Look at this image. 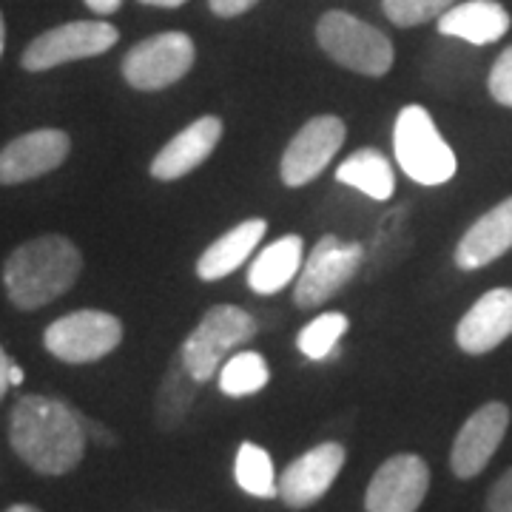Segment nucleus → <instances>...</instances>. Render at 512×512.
<instances>
[{
  "instance_id": "27",
  "label": "nucleus",
  "mask_w": 512,
  "mask_h": 512,
  "mask_svg": "<svg viewBox=\"0 0 512 512\" xmlns=\"http://www.w3.org/2000/svg\"><path fill=\"white\" fill-rule=\"evenodd\" d=\"M490 94L495 97V103L501 106H510L512 109V46L504 49L498 60L493 63V72H490Z\"/></svg>"
},
{
  "instance_id": "25",
  "label": "nucleus",
  "mask_w": 512,
  "mask_h": 512,
  "mask_svg": "<svg viewBox=\"0 0 512 512\" xmlns=\"http://www.w3.org/2000/svg\"><path fill=\"white\" fill-rule=\"evenodd\" d=\"M350 322L345 313H322V316H316L311 325H305V330L299 333V339H296V345L299 350L313 359V362H322V359H328L330 353L336 350V342L348 333Z\"/></svg>"
},
{
  "instance_id": "14",
  "label": "nucleus",
  "mask_w": 512,
  "mask_h": 512,
  "mask_svg": "<svg viewBox=\"0 0 512 512\" xmlns=\"http://www.w3.org/2000/svg\"><path fill=\"white\" fill-rule=\"evenodd\" d=\"M510 427V407L501 402H490L478 407L470 419L464 421V427L458 430L453 441V453H450V467L458 478H476L495 450L501 447V441L507 436Z\"/></svg>"
},
{
  "instance_id": "26",
  "label": "nucleus",
  "mask_w": 512,
  "mask_h": 512,
  "mask_svg": "<svg viewBox=\"0 0 512 512\" xmlns=\"http://www.w3.org/2000/svg\"><path fill=\"white\" fill-rule=\"evenodd\" d=\"M458 0H382L384 15L396 26H421L427 20H439Z\"/></svg>"
},
{
  "instance_id": "7",
  "label": "nucleus",
  "mask_w": 512,
  "mask_h": 512,
  "mask_svg": "<svg viewBox=\"0 0 512 512\" xmlns=\"http://www.w3.org/2000/svg\"><path fill=\"white\" fill-rule=\"evenodd\" d=\"M194 40L185 32H163L137 43L123 60V77L137 92H160L183 80L194 66Z\"/></svg>"
},
{
  "instance_id": "19",
  "label": "nucleus",
  "mask_w": 512,
  "mask_h": 512,
  "mask_svg": "<svg viewBox=\"0 0 512 512\" xmlns=\"http://www.w3.org/2000/svg\"><path fill=\"white\" fill-rule=\"evenodd\" d=\"M265 231H268L265 220H248L237 228H231L214 245L205 248V254L197 262V276L202 282H217V279L234 274L239 265L254 254L256 245L265 237Z\"/></svg>"
},
{
  "instance_id": "8",
  "label": "nucleus",
  "mask_w": 512,
  "mask_h": 512,
  "mask_svg": "<svg viewBox=\"0 0 512 512\" xmlns=\"http://www.w3.org/2000/svg\"><path fill=\"white\" fill-rule=\"evenodd\" d=\"M362 259H365V248L359 242H342L333 234L322 237L311 256H305V265L293 288V302L299 308H319L356 276Z\"/></svg>"
},
{
  "instance_id": "11",
  "label": "nucleus",
  "mask_w": 512,
  "mask_h": 512,
  "mask_svg": "<svg viewBox=\"0 0 512 512\" xmlns=\"http://www.w3.org/2000/svg\"><path fill=\"white\" fill-rule=\"evenodd\" d=\"M430 490V467L413 453L387 458L365 493L367 512H416Z\"/></svg>"
},
{
  "instance_id": "15",
  "label": "nucleus",
  "mask_w": 512,
  "mask_h": 512,
  "mask_svg": "<svg viewBox=\"0 0 512 512\" xmlns=\"http://www.w3.org/2000/svg\"><path fill=\"white\" fill-rule=\"evenodd\" d=\"M512 336V288L484 293L470 311L461 316L456 342L464 353H490Z\"/></svg>"
},
{
  "instance_id": "23",
  "label": "nucleus",
  "mask_w": 512,
  "mask_h": 512,
  "mask_svg": "<svg viewBox=\"0 0 512 512\" xmlns=\"http://www.w3.org/2000/svg\"><path fill=\"white\" fill-rule=\"evenodd\" d=\"M234 476H237L239 487L248 495H254V498H276L279 495V481L274 476V461L254 441H245L239 447Z\"/></svg>"
},
{
  "instance_id": "18",
  "label": "nucleus",
  "mask_w": 512,
  "mask_h": 512,
  "mask_svg": "<svg viewBox=\"0 0 512 512\" xmlns=\"http://www.w3.org/2000/svg\"><path fill=\"white\" fill-rule=\"evenodd\" d=\"M439 32L467 40L473 46H490L510 32V12L495 0L456 3L439 18Z\"/></svg>"
},
{
  "instance_id": "6",
  "label": "nucleus",
  "mask_w": 512,
  "mask_h": 512,
  "mask_svg": "<svg viewBox=\"0 0 512 512\" xmlns=\"http://www.w3.org/2000/svg\"><path fill=\"white\" fill-rule=\"evenodd\" d=\"M123 342V322L117 316L103 311H74L69 316L55 319L46 333L43 345L69 365H89Z\"/></svg>"
},
{
  "instance_id": "35",
  "label": "nucleus",
  "mask_w": 512,
  "mask_h": 512,
  "mask_svg": "<svg viewBox=\"0 0 512 512\" xmlns=\"http://www.w3.org/2000/svg\"><path fill=\"white\" fill-rule=\"evenodd\" d=\"M6 512H40L37 507H32V504H15V507H9Z\"/></svg>"
},
{
  "instance_id": "36",
  "label": "nucleus",
  "mask_w": 512,
  "mask_h": 512,
  "mask_svg": "<svg viewBox=\"0 0 512 512\" xmlns=\"http://www.w3.org/2000/svg\"><path fill=\"white\" fill-rule=\"evenodd\" d=\"M3 46H6V23H3V15H0V57H3Z\"/></svg>"
},
{
  "instance_id": "31",
  "label": "nucleus",
  "mask_w": 512,
  "mask_h": 512,
  "mask_svg": "<svg viewBox=\"0 0 512 512\" xmlns=\"http://www.w3.org/2000/svg\"><path fill=\"white\" fill-rule=\"evenodd\" d=\"M86 6L97 15H114L123 6V0H86Z\"/></svg>"
},
{
  "instance_id": "10",
  "label": "nucleus",
  "mask_w": 512,
  "mask_h": 512,
  "mask_svg": "<svg viewBox=\"0 0 512 512\" xmlns=\"http://www.w3.org/2000/svg\"><path fill=\"white\" fill-rule=\"evenodd\" d=\"M345 137L348 128L333 114L308 120L282 154V183L288 188L313 183L336 157V151L345 146Z\"/></svg>"
},
{
  "instance_id": "24",
  "label": "nucleus",
  "mask_w": 512,
  "mask_h": 512,
  "mask_svg": "<svg viewBox=\"0 0 512 512\" xmlns=\"http://www.w3.org/2000/svg\"><path fill=\"white\" fill-rule=\"evenodd\" d=\"M268 379H271L268 362L254 350H242L220 367V390L231 399L259 393L268 384Z\"/></svg>"
},
{
  "instance_id": "12",
  "label": "nucleus",
  "mask_w": 512,
  "mask_h": 512,
  "mask_svg": "<svg viewBox=\"0 0 512 512\" xmlns=\"http://www.w3.org/2000/svg\"><path fill=\"white\" fill-rule=\"evenodd\" d=\"M72 151V140L60 128H37L6 148H0V185H20L37 180L63 165Z\"/></svg>"
},
{
  "instance_id": "2",
  "label": "nucleus",
  "mask_w": 512,
  "mask_h": 512,
  "mask_svg": "<svg viewBox=\"0 0 512 512\" xmlns=\"http://www.w3.org/2000/svg\"><path fill=\"white\" fill-rule=\"evenodd\" d=\"M83 271V256L72 239L60 234L29 239L3 265V288L20 311H37L72 291Z\"/></svg>"
},
{
  "instance_id": "29",
  "label": "nucleus",
  "mask_w": 512,
  "mask_h": 512,
  "mask_svg": "<svg viewBox=\"0 0 512 512\" xmlns=\"http://www.w3.org/2000/svg\"><path fill=\"white\" fill-rule=\"evenodd\" d=\"M259 0H208L211 12L220 15V18H237L242 12L254 9Z\"/></svg>"
},
{
  "instance_id": "4",
  "label": "nucleus",
  "mask_w": 512,
  "mask_h": 512,
  "mask_svg": "<svg viewBox=\"0 0 512 512\" xmlns=\"http://www.w3.org/2000/svg\"><path fill=\"white\" fill-rule=\"evenodd\" d=\"M256 336V322L248 311L237 305H217L200 319L197 330L183 342L180 359L188 373L205 384L220 373L228 356Z\"/></svg>"
},
{
  "instance_id": "22",
  "label": "nucleus",
  "mask_w": 512,
  "mask_h": 512,
  "mask_svg": "<svg viewBox=\"0 0 512 512\" xmlns=\"http://www.w3.org/2000/svg\"><path fill=\"white\" fill-rule=\"evenodd\" d=\"M197 384L200 382L188 373L183 359L168 370V376L160 384V393H157V427L160 430H174L183 424L191 404L197 399Z\"/></svg>"
},
{
  "instance_id": "3",
  "label": "nucleus",
  "mask_w": 512,
  "mask_h": 512,
  "mask_svg": "<svg viewBox=\"0 0 512 512\" xmlns=\"http://www.w3.org/2000/svg\"><path fill=\"white\" fill-rule=\"evenodd\" d=\"M393 151L402 171L419 185H444L456 177V154L444 143L430 111L404 106L393 128Z\"/></svg>"
},
{
  "instance_id": "17",
  "label": "nucleus",
  "mask_w": 512,
  "mask_h": 512,
  "mask_svg": "<svg viewBox=\"0 0 512 512\" xmlns=\"http://www.w3.org/2000/svg\"><path fill=\"white\" fill-rule=\"evenodd\" d=\"M512 248V197L498 202L481 220L470 225L456 248V265L461 271H478L495 262Z\"/></svg>"
},
{
  "instance_id": "34",
  "label": "nucleus",
  "mask_w": 512,
  "mask_h": 512,
  "mask_svg": "<svg viewBox=\"0 0 512 512\" xmlns=\"http://www.w3.org/2000/svg\"><path fill=\"white\" fill-rule=\"evenodd\" d=\"M20 382H23V370L12 362V365H9V384H12V387H18Z\"/></svg>"
},
{
  "instance_id": "5",
  "label": "nucleus",
  "mask_w": 512,
  "mask_h": 512,
  "mask_svg": "<svg viewBox=\"0 0 512 512\" xmlns=\"http://www.w3.org/2000/svg\"><path fill=\"white\" fill-rule=\"evenodd\" d=\"M316 40L330 60L345 66L350 72L382 77L393 69V43L365 20L353 18L348 12L333 9L316 23Z\"/></svg>"
},
{
  "instance_id": "33",
  "label": "nucleus",
  "mask_w": 512,
  "mask_h": 512,
  "mask_svg": "<svg viewBox=\"0 0 512 512\" xmlns=\"http://www.w3.org/2000/svg\"><path fill=\"white\" fill-rule=\"evenodd\" d=\"M140 3H146V6H163V9H177V6H183L185 0H140Z\"/></svg>"
},
{
  "instance_id": "28",
  "label": "nucleus",
  "mask_w": 512,
  "mask_h": 512,
  "mask_svg": "<svg viewBox=\"0 0 512 512\" xmlns=\"http://www.w3.org/2000/svg\"><path fill=\"white\" fill-rule=\"evenodd\" d=\"M487 512H512V467L493 484L487 495Z\"/></svg>"
},
{
  "instance_id": "9",
  "label": "nucleus",
  "mask_w": 512,
  "mask_h": 512,
  "mask_svg": "<svg viewBox=\"0 0 512 512\" xmlns=\"http://www.w3.org/2000/svg\"><path fill=\"white\" fill-rule=\"evenodd\" d=\"M120 40V32L103 20H74L49 29L46 35L35 37L20 57V66L26 72H46L72 60L106 55Z\"/></svg>"
},
{
  "instance_id": "30",
  "label": "nucleus",
  "mask_w": 512,
  "mask_h": 512,
  "mask_svg": "<svg viewBox=\"0 0 512 512\" xmlns=\"http://www.w3.org/2000/svg\"><path fill=\"white\" fill-rule=\"evenodd\" d=\"M83 419V430H86V436L94 441V444H103V447H114L117 444V436L106 430L103 424H97V421L86 419V416H80Z\"/></svg>"
},
{
  "instance_id": "32",
  "label": "nucleus",
  "mask_w": 512,
  "mask_h": 512,
  "mask_svg": "<svg viewBox=\"0 0 512 512\" xmlns=\"http://www.w3.org/2000/svg\"><path fill=\"white\" fill-rule=\"evenodd\" d=\"M9 365H12V362H9V356H6L3 348H0V399H3V396H6V390L12 387V384H9Z\"/></svg>"
},
{
  "instance_id": "1",
  "label": "nucleus",
  "mask_w": 512,
  "mask_h": 512,
  "mask_svg": "<svg viewBox=\"0 0 512 512\" xmlns=\"http://www.w3.org/2000/svg\"><path fill=\"white\" fill-rule=\"evenodd\" d=\"M80 416L60 399L23 396L9 421L12 450L40 476H66L83 461L89 441Z\"/></svg>"
},
{
  "instance_id": "13",
  "label": "nucleus",
  "mask_w": 512,
  "mask_h": 512,
  "mask_svg": "<svg viewBox=\"0 0 512 512\" xmlns=\"http://www.w3.org/2000/svg\"><path fill=\"white\" fill-rule=\"evenodd\" d=\"M345 447L336 441H325L319 447L308 450L305 456H299L285 467V473L279 476V498L293 507V510H305L316 504L322 495L328 493L330 484L345 467Z\"/></svg>"
},
{
  "instance_id": "21",
  "label": "nucleus",
  "mask_w": 512,
  "mask_h": 512,
  "mask_svg": "<svg viewBox=\"0 0 512 512\" xmlns=\"http://www.w3.org/2000/svg\"><path fill=\"white\" fill-rule=\"evenodd\" d=\"M336 180L362 191L373 200H390L396 191V174L393 165L376 148H359L345 163L336 168Z\"/></svg>"
},
{
  "instance_id": "20",
  "label": "nucleus",
  "mask_w": 512,
  "mask_h": 512,
  "mask_svg": "<svg viewBox=\"0 0 512 512\" xmlns=\"http://www.w3.org/2000/svg\"><path fill=\"white\" fill-rule=\"evenodd\" d=\"M305 265V245L302 237L288 234L268 245L262 254L256 256L251 271H248V285L259 296H274L285 285H291Z\"/></svg>"
},
{
  "instance_id": "16",
  "label": "nucleus",
  "mask_w": 512,
  "mask_h": 512,
  "mask_svg": "<svg viewBox=\"0 0 512 512\" xmlns=\"http://www.w3.org/2000/svg\"><path fill=\"white\" fill-rule=\"evenodd\" d=\"M222 137V120L220 117H200L194 120L191 126L183 128L171 143H165L163 151L154 157L151 163V174L157 180H180L185 174H191L197 165H202L211 154L214 148L220 143Z\"/></svg>"
}]
</instances>
